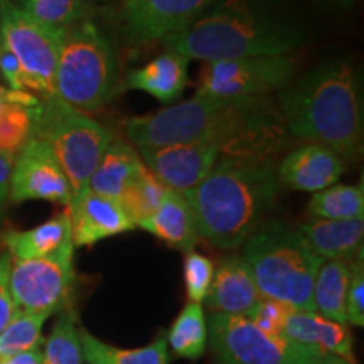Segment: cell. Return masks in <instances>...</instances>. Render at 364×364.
<instances>
[{"label": "cell", "mask_w": 364, "mask_h": 364, "mask_svg": "<svg viewBox=\"0 0 364 364\" xmlns=\"http://www.w3.org/2000/svg\"><path fill=\"white\" fill-rule=\"evenodd\" d=\"M125 135L136 149L209 144L223 156L270 161L287 134L280 108L263 97L221 98L199 93L147 117L129 118Z\"/></svg>", "instance_id": "obj_1"}, {"label": "cell", "mask_w": 364, "mask_h": 364, "mask_svg": "<svg viewBox=\"0 0 364 364\" xmlns=\"http://www.w3.org/2000/svg\"><path fill=\"white\" fill-rule=\"evenodd\" d=\"M306 39L282 0H216L193 24L162 41L167 51L204 63L282 56Z\"/></svg>", "instance_id": "obj_2"}, {"label": "cell", "mask_w": 364, "mask_h": 364, "mask_svg": "<svg viewBox=\"0 0 364 364\" xmlns=\"http://www.w3.org/2000/svg\"><path fill=\"white\" fill-rule=\"evenodd\" d=\"M287 134L353 161L363 149V105L358 76L344 59H329L279 95Z\"/></svg>", "instance_id": "obj_3"}, {"label": "cell", "mask_w": 364, "mask_h": 364, "mask_svg": "<svg viewBox=\"0 0 364 364\" xmlns=\"http://www.w3.org/2000/svg\"><path fill=\"white\" fill-rule=\"evenodd\" d=\"M280 191L272 161L223 157L201 184L186 191L199 238L235 250L263 225Z\"/></svg>", "instance_id": "obj_4"}, {"label": "cell", "mask_w": 364, "mask_h": 364, "mask_svg": "<svg viewBox=\"0 0 364 364\" xmlns=\"http://www.w3.org/2000/svg\"><path fill=\"white\" fill-rule=\"evenodd\" d=\"M262 297L295 311H312V289L322 258L314 253L299 228L270 221L243 243V255Z\"/></svg>", "instance_id": "obj_5"}, {"label": "cell", "mask_w": 364, "mask_h": 364, "mask_svg": "<svg viewBox=\"0 0 364 364\" xmlns=\"http://www.w3.org/2000/svg\"><path fill=\"white\" fill-rule=\"evenodd\" d=\"M118 61L107 36L93 22L63 29L56 95L80 112H98L117 90Z\"/></svg>", "instance_id": "obj_6"}, {"label": "cell", "mask_w": 364, "mask_h": 364, "mask_svg": "<svg viewBox=\"0 0 364 364\" xmlns=\"http://www.w3.org/2000/svg\"><path fill=\"white\" fill-rule=\"evenodd\" d=\"M34 135L44 140L61 164L70 181L73 198L90 191V179L100 159L113 142V135L102 124L63 102L58 95L41 97L33 108Z\"/></svg>", "instance_id": "obj_7"}, {"label": "cell", "mask_w": 364, "mask_h": 364, "mask_svg": "<svg viewBox=\"0 0 364 364\" xmlns=\"http://www.w3.org/2000/svg\"><path fill=\"white\" fill-rule=\"evenodd\" d=\"M208 343L218 364H321L324 358L312 346L267 334L243 314L213 312Z\"/></svg>", "instance_id": "obj_8"}, {"label": "cell", "mask_w": 364, "mask_h": 364, "mask_svg": "<svg viewBox=\"0 0 364 364\" xmlns=\"http://www.w3.org/2000/svg\"><path fill=\"white\" fill-rule=\"evenodd\" d=\"M0 36L2 49L19 61L24 88L41 97L56 95V66L63 29L34 21L12 0H0Z\"/></svg>", "instance_id": "obj_9"}, {"label": "cell", "mask_w": 364, "mask_h": 364, "mask_svg": "<svg viewBox=\"0 0 364 364\" xmlns=\"http://www.w3.org/2000/svg\"><path fill=\"white\" fill-rule=\"evenodd\" d=\"M75 245L36 260L12 262L9 290L17 311L46 314L68 309L75 284Z\"/></svg>", "instance_id": "obj_10"}, {"label": "cell", "mask_w": 364, "mask_h": 364, "mask_svg": "<svg viewBox=\"0 0 364 364\" xmlns=\"http://www.w3.org/2000/svg\"><path fill=\"white\" fill-rule=\"evenodd\" d=\"M295 70L290 54L206 63L199 93L221 98L263 97L289 85Z\"/></svg>", "instance_id": "obj_11"}, {"label": "cell", "mask_w": 364, "mask_h": 364, "mask_svg": "<svg viewBox=\"0 0 364 364\" xmlns=\"http://www.w3.org/2000/svg\"><path fill=\"white\" fill-rule=\"evenodd\" d=\"M71 198L70 181L51 147L38 136H31L24 149L14 157L9 201L14 204L48 201L68 208Z\"/></svg>", "instance_id": "obj_12"}, {"label": "cell", "mask_w": 364, "mask_h": 364, "mask_svg": "<svg viewBox=\"0 0 364 364\" xmlns=\"http://www.w3.org/2000/svg\"><path fill=\"white\" fill-rule=\"evenodd\" d=\"M216 0H124V36L132 44L164 41L203 16Z\"/></svg>", "instance_id": "obj_13"}, {"label": "cell", "mask_w": 364, "mask_h": 364, "mask_svg": "<svg viewBox=\"0 0 364 364\" xmlns=\"http://www.w3.org/2000/svg\"><path fill=\"white\" fill-rule=\"evenodd\" d=\"M140 161L166 188L186 193L211 174L221 152L209 144H184L139 149Z\"/></svg>", "instance_id": "obj_14"}, {"label": "cell", "mask_w": 364, "mask_h": 364, "mask_svg": "<svg viewBox=\"0 0 364 364\" xmlns=\"http://www.w3.org/2000/svg\"><path fill=\"white\" fill-rule=\"evenodd\" d=\"M71 225V240L76 247H91L98 241L135 230L118 199L97 193H85L71 199L66 208Z\"/></svg>", "instance_id": "obj_15"}, {"label": "cell", "mask_w": 364, "mask_h": 364, "mask_svg": "<svg viewBox=\"0 0 364 364\" xmlns=\"http://www.w3.org/2000/svg\"><path fill=\"white\" fill-rule=\"evenodd\" d=\"M344 172V159L317 144H307L292 150L277 167V177L282 186L306 193H318L338 184Z\"/></svg>", "instance_id": "obj_16"}, {"label": "cell", "mask_w": 364, "mask_h": 364, "mask_svg": "<svg viewBox=\"0 0 364 364\" xmlns=\"http://www.w3.org/2000/svg\"><path fill=\"white\" fill-rule=\"evenodd\" d=\"M262 299L250 267L241 255L223 258L215 268L209 292L204 299L213 312L247 314Z\"/></svg>", "instance_id": "obj_17"}, {"label": "cell", "mask_w": 364, "mask_h": 364, "mask_svg": "<svg viewBox=\"0 0 364 364\" xmlns=\"http://www.w3.org/2000/svg\"><path fill=\"white\" fill-rule=\"evenodd\" d=\"M285 338L312 346L324 354L356 363L354 338L348 324L331 321L312 311H294L284 327Z\"/></svg>", "instance_id": "obj_18"}, {"label": "cell", "mask_w": 364, "mask_h": 364, "mask_svg": "<svg viewBox=\"0 0 364 364\" xmlns=\"http://www.w3.org/2000/svg\"><path fill=\"white\" fill-rule=\"evenodd\" d=\"M299 231L322 260L353 262L363 257L364 218L356 220H312Z\"/></svg>", "instance_id": "obj_19"}, {"label": "cell", "mask_w": 364, "mask_h": 364, "mask_svg": "<svg viewBox=\"0 0 364 364\" xmlns=\"http://www.w3.org/2000/svg\"><path fill=\"white\" fill-rule=\"evenodd\" d=\"M189 59L166 51L147 65L129 73L124 88L149 93L162 103L174 102L188 85Z\"/></svg>", "instance_id": "obj_20"}, {"label": "cell", "mask_w": 364, "mask_h": 364, "mask_svg": "<svg viewBox=\"0 0 364 364\" xmlns=\"http://www.w3.org/2000/svg\"><path fill=\"white\" fill-rule=\"evenodd\" d=\"M139 228L184 253L193 252L199 241L188 199L174 189L167 191L157 211L144 223H140Z\"/></svg>", "instance_id": "obj_21"}, {"label": "cell", "mask_w": 364, "mask_h": 364, "mask_svg": "<svg viewBox=\"0 0 364 364\" xmlns=\"http://www.w3.org/2000/svg\"><path fill=\"white\" fill-rule=\"evenodd\" d=\"M70 243H73L71 225L66 211L31 230H14L2 235V245L12 262L49 257Z\"/></svg>", "instance_id": "obj_22"}, {"label": "cell", "mask_w": 364, "mask_h": 364, "mask_svg": "<svg viewBox=\"0 0 364 364\" xmlns=\"http://www.w3.org/2000/svg\"><path fill=\"white\" fill-rule=\"evenodd\" d=\"M140 166H142V161L134 145L124 140H113L105 150L97 169L91 176L90 191L107 196V198L120 199L125 186L129 184Z\"/></svg>", "instance_id": "obj_23"}, {"label": "cell", "mask_w": 364, "mask_h": 364, "mask_svg": "<svg viewBox=\"0 0 364 364\" xmlns=\"http://www.w3.org/2000/svg\"><path fill=\"white\" fill-rule=\"evenodd\" d=\"M349 277H351V262H322L314 280V312L331 321L348 324L346 322V295H348Z\"/></svg>", "instance_id": "obj_24"}, {"label": "cell", "mask_w": 364, "mask_h": 364, "mask_svg": "<svg viewBox=\"0 0 364 364\" xmlns=\"http://www.w3.org/2000/svg\"><path fill=\"white\" fill-rule=\"evenodd\" d=\"M81 348L88 364H169V346L166 338H157L144 348L122 349L110 346L80 327Z\"/></svg>", "instance_id": "obj_25"}, {"label": "cell", "mask_w": 364, "mask_h": 364, "mask_svg": "<svg viewBox=\"0 0 364 364\" xmlns=\"http://www.w3.org/2000/svg\"><path fill=\"white\" fill-rule=\"evenodd\" d=\"M176 356L199 359L208 349V318L203 304L189 302L172 322L166 338Z\"/></svg>", "instance_id": "obj_26"}, {"label": "cell", "mask_w": 364, "mask_h": 364, "mask_svg": "<svg viewBox=\"0 0 364 364\" xmlns=\"http://www.w3.org/2000/svg\"><path fill=\"white\" fill-rule=\"evenodd\" d=\"M167 191L169 188H166L142 164L129 184L125 186L118 201H120L125 215L130 218L135 228H139L140 223H144L157 211V208L166 198Z\"/></svg>", "instance_id": "obj_27"}, {"label": "cell", "mask_w": 364, "mask_h": 364, "mask_svg": "<svg viewBox=\"0 0 364 364\" xmlns=\"http://www.w3.org/2000/svg\"><path fill=\"white\" fill-rule=\"evenodd\" d=\"M309 213L314 220H356L364 218L363 184H332L314 193L309 203Z\"/></svg>", "instance_id": "obj_28"}, {"label": "cell", "mask_w": 364, "mask_h": 364, "mask_svg": "<svg viewBox=\"0 0 364 364\" xmlns=\"http://www.w3.org/2000/svg\"><path fill=\"white\" fill-rule=\"evenodd\" d=\"M78 316L71 309L59 312L56 324L44 343L43 364H83Z\"/></svg>", "instance_id": "obj_29"}, {"label": "cell", "mask_w": 364, "mask_h": 364, "mask_svg": "<svg viewBox=\"0 0 364 364\" xmlns=\"http://www.w3.org/2000/svg\"><path fill=\"white\" fill-rule=\"evenodd\" d=\"M49 316L17 311L9 326L0 332V363L16 354L39 348L43 326Z\"/></svg>", "instance_id": "obj_30"}, {"label": "cell", "mask_w": 364, "mask_h": 364, "mask_svg": "<svg viewBox=\"0 0 364 364\" xmlns=\"http://www.w3.org/2000/svg\"><path fill=\"white\" fill-rule=\"evenodd\" d=\"M33 135V108L11 102L4 95V103L0 107V154L16 157Z\"/></svg>", "instance_id": "obj_31"}, {"label": "cell", "mask_w": 364, "mask_h": 364, "mask_svg": "<svg viewBox=\"0 0 364 364\" xmlns=\"http://www.w3.org/2000/svg\"><path fill=\"white\" fill-rule=\"evenodd\" d=\"M27 16L41 24L66 29L86 21L88 0H19L16 4Z\"/></svg>", "instance_id": "obj_32"}, {"label": "cell", "mask_w": 364, "mask_h": 364, "mask_svg": "<svg viewBox=\"0 0 364 364\" xmlns=\"http://www.w3.org/2000/svg\"><path fill=\"white\" fill-rule=\"evenodd\" d=\"M213 277H215V263L208 257L189 252L184 258V284L186 292H188L189 302L203 304L209 292Z\"/></svg>", "instance_id": "obj_33"}, {"label": "cell", "mask_w": 364, "mask_h": 364, "mask_svg": "<svg viewBox=\"0 0 364 364\" xmlns=\"http://www.w3.org/2000/svg\"><path fill=\"white\" fill-rule=\"evenodd\" d=\"M294 311L295 309L284 302H279V300L262 297L243 316L248 317L258 329L267 332V334L284 336V327Z\"/></svg>", "instance_id": "obj_34"}, {"label": "cell", "mask_w": 364, "mask_h": 364, "mask_svg": "<svg viewBox=\"0 0 364 364\" xmlns=\"http://www.w3.org/2000/svg\"><path fill=\"white\" fill-rule=\"evenodd\" d=\"M346 322L364 327V267L363 257L351 262L348 295H346Z\"/></svg>", "instance_id": "obj_35"}, {"label": "cell", "mask_w": 364, "mask_h": 364, "mask_svg": "<svg viewBox=\"0 0 364 364\" xmlns=\"http://www.w3.org/2000/svg\"><path fill=\"white\" fill-rule=\"evenodd\" d=\"M12 258L7 252L0 255V332H2L16 316L17 307L14 304L11 290H9V277H11Z\"/></svg>", "instance_id": "obj_36"}, {"label": "cell", "mask_w": 364, "mask_h": 364, "mask_svg": "<svg viewBox=\"0 0 364 364\" xmlns=\"http://www.w3.org/2000/svg\"><path fill=\"white\" fill-rule=\"evenodd\" d=\"M0 73H2L4 80L7 81L9 90H26L24 83H22V71L19 61H17L14 54L6 51V49H2V53H0Z\"/></svg>", "instance_id": "obj_37"}, {"label": "cell", "mask_w": 364, "mask_h": 364, "mask_svg": "<svg viewBox=\"0 0 364 364\" xmlns=\"http://www.w3.org/2000/svg\"><path fill=\"white\" fill-rule=\"evenodd\" d=\"M14 157L7 154H0V220L6 213L7 201H9V181H11Z\"/></svg>", "instance_id": "obj_38"}, {"label": "cell", "mask_w": 364, "mask_h": 364, "mask_svg": "<svg viewBox=\"0 0 364 364\" xmlns=\"http://www.w3.org/2000/svg\"><path fill=\"white\" fill-rule=\"evenodd\" d=\"M0 364H43V349L39 346V348L16 354V356L6 359Z\"/></svg>", "instance_id": "obj_39"}, {"label": "cell", "mask_w": 364, "mask_h": 364, "mask_svg": "<svg viewBox=\"0 0 364 364\" xmlns=\"http://www.w3.org/2000/svg\"><path fill=\"white\" fill-rule=\"evenodd\" d=\"M318 2L326 4V6H329V7H339V9H346V7L353 6V4L356 2V0H318Z\"/></svg>", "instance_id": "obj_40"}, {"label": "cell", "mask_w": 364, "mask_h": 364, "mask_svg": "<svg viewBox=\"0 0 364 364\" xmlns=\"http://www.w3.org/2000/svg\"><path fill=\"white\" fill-rule=\"evenodd\" d=\"M321 364H356V363H349V361H346V359H343V358L332 356V354H324V358H322Z\"/></svg>", "instance_id": "obj_41"}, {"label": "cell", "mask_w": 364, "mask_h": 364, "mask_svg": "<svg viewBox=\"0 0 364 364\" xmlns=\"http://www.w3.org/2000/svg\"><path fill=\"white\" fill-rule=\"evenodd\" d=\"M4 103V88H0V107H2Z\"/></svg>", "instance_id": "obj_42"}, {"label": "cell", "mask_w": 364, "mask_h": 364, "mask_svg": "<svg viewBox=\"0 0 364 364\" xmlns=\"http://www.w3.org/2000/svg\"><path fill=\"white\" fill-rule=\"evenodd\" d=\"M0 53H2V36H0Z\"/></svg>", "instance_id": "obj_43"}, {"label": "cell", "mask_w": 364, "mask_h": 364, "mask_svg": "<svg viewBox=\"0 0 364 364\" xmlns=\"http://www.w3.org/2000/svg\"><path fill=\"white\" fill-rule=\"evenodd\" d=\"M12 2H14V4H17V2H19V0H12Z\"/></svg>", "instance_id": "obj_44"}, {"label": "cell", "mask_w": 364, "mask_h": 364, "mask_svg": "<svg viewBox=\"0 0 364 364\" xmlns=\"http://www.w3.org/2000/svg\"><path fill=\"white\" fill-rule=\"evenodd\" d=\"M100 2H105V0H100Z\"/></svg>", "instance_id": "obj_45"}]
</instances>
